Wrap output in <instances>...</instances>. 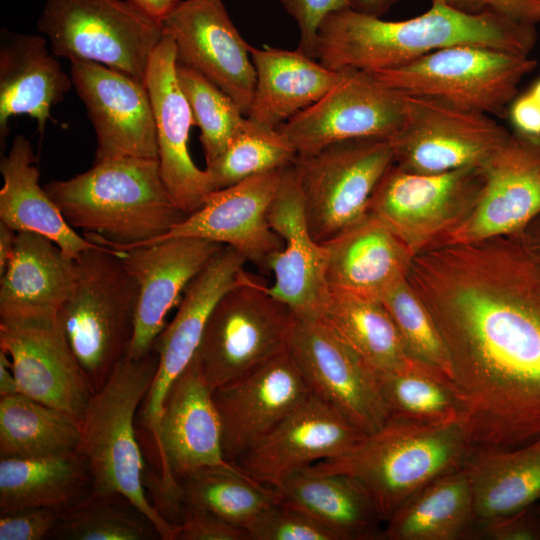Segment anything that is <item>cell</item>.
<instances>
[{"label": "cell", "instance_id": "5b68a950", "mask_svg": "<svg viewBox=\"0 0 540 540\" xmlns=\"http://www.w3.org/2000/svg\"><path fill=\"white\" fill-rule=\"evenodd\" d=\"M157 367L154 349L138 359L126 355L116 364L86 407L78 450L88 463L93 494L124 495L155 524L161 540H176L177 526L167 521L146 496L144 460L134 425Z\"/></svg>", "mask_w": 540, "mask_h": 540}, {"label": "cell", "instance_id": "d6986e66", "mask_svg": "<svg viewBox=\"0 0 540 540\" xmlns=\"http://www.w3.org/2000/svg\"><path fill=\"white\" fill-rule=\"evenodd\" d=\"M0 350L21 393L81 421L93 392L57 316L0 320Z\"/></svg>", "mask_w": 540, "mask_h": 540}, {"label": "cell", "instance_id": "11a10c76", "mask_svg": "<svg viewBox=\"0 0 540 540\" xmlns=\"http://www.w3.org/2000/svg\"><path fill=\"white\" fill-rule=\"evenodd\" d=\"M399 0H350L351 9L375 17L383 16Z\"/></svg>", "mask_w": 540, "mask_h": 540}, {"label": "cell", "instance_id": "ee69618b", "mask_svg": "<svg viewBox=\"0 0 540 540\" xmlns=\"http://www.w3.org/2000/svg\"><path fill=\"white\" fill-rule=\"evenodd\" d=\"M247 532L249 540H337L311 516L282 502L267 509Z\"/></svg>", "mask_w": 540, "mask_h": 540}, {"label": "cell", "instance_id": "bcb514c9", "mask_svg": "<svg viewBox=\"0 0 540 540\" xmlns=\"http://www.w3.org/2000/svg\"><path fill=\"white\" fill-rule=\"evenodd\" d=\"M297 22L298 50L316 59V45L320 26L332 13L351 8L350 0H280Z\"/></svg>", "mask_w": 540, "mask_h": 540}, {"label": "cell", "instance_id": "3957f363", "mask_svg": "<svg viewBox=\"0 0 540 540\" xmlns=\"http://www.w3.org/2000/svg\"><path fill=\"white\" fill-rule=\"evenodd\" d=\"M44 189L71 227L115 250L147 245L187 217L169 195L157 159L94 162L89 170L52 180Z\"/></svg>", "mask_w": 540, "mask_h": 540}, {"label": "cell", "instance_id": "f546056e", "mask_svg": "<svg viewBox=\"0 0 540 540\" xmlns=\"http://www.w3.org/2000/svg\"><path fill=\"white\" fill-rule=\"evenodd\" d=\"M256 85L246 115L261 125L277 128L321 99L345 76L323 66L298 49L251 47Z\"/></svg>", "mask_w": 540, "mask_h": 540}, {"label": "cell", "instance_id": "52a82bcc", "mask_svg": "<svg viewBox=\"0 0 540 540\" xmlns=\"http://www.w3.org/2000/svg\"><path fill=\"white\" fill-rule=\"evenodd\" d=\"M295 313L247 273L216 303L194 356L213 391L289 351Z\"/></svg>", "mask_w": 540, "mask_h": 540}, {"label": "cell", "instance_id": "91938a15", "mask_svg": "<svg viewBox=\"0 0 540 540\" xmlns=\"http://www.w3.org/2000/svg\"><path fill=\"white\" fill-rule=\"evenodd\" d=\"M538 510H539V509H538ZM539 512H540V510H539Z\"/></svg>", "mask_w": 540, "mask_h": 540}, {"label": "cell", "instance_id": "ac0fdd59", "mask_svg": "<svg viewBox=\"0 0 540 540\" xmlns=\"http://www.w3.org/2000/svg\"><path fill=\"white\" fill-rule=\"evenodd\" d=\"M161 22L175 44L177 63L201 73L247 115L256 85L251 46L222 0H181Z\"/></svg>", "mask_w": 540, "mask_h": 540}, {"label": "cell", "instance_id": "e575fe53", "mask_svg": "<svg viewBox=\"0 0 540 540\" xmlns=\"http://www.w3.org/2000/svg\"><path fill=\"white\" fill-rule=\"evenodd\" d=\"M474 506L464 465L432 480L385 522L386 540L470 539Z\"/></svg>", "mask_w": 540, "mask_h": 540}, {"label": "cell", "instance_id": "60d3db41", "mask_svg": "<svg viewBox=\"0 0 540 540\" xmlns=\"http://www.w3.org/2000/svg\"><path fill=\"white\" fill-rule=\"evenodd\" d=\"M298 154L289 139L277 128L246 120L227 148L206 164L212 191L237 184L247 178L294 163Z\"/></svg>", "mask_w": 540, "mask_h": 540}, {"label": "cell", "instance_id": "8992f818", "mask_svg": "<svg viewBox=\"0 0 540 540\" xmlns=\"http://www.w3.org/2000/svg\"><path fill=\"white\" fill-rule=\"evenodd\" d=\"M76 261L77 283L57 321L94 393L128 353L138 290L112 248L95 243Z\"/></svg>", "mask_w": 540, "mask_h": 540}, {"label": "cell", "instance_id": "5bb4252c", "mask_svg": "<svg viewBox=\"0 0 540 540\" xmlns=\"http://www.w3.org/2000/svg\"><path fill=\"white\" fill-rule=\"evenodd\" d=\"M404 113V94L371 72L349 69L321 99L277 129L298 155H309L350 139H390L400 129Z\"/></svg>", "mask_w": 540, "mask_h": 540}, {"label": "cell", "instance_id": "44dd1931", "mask_svg": "<svg viewBox=\"0 0 540 540\" xmlns=\"http://www.w3.org/2000/svg\"><path fill=\"white\" fill-rule=\"evenodd\" d=\"M366 436L337 409L311 393L235 465L258 482L277 488L310 465L350 452Z\"/></svg>", "mask_w": 540, "mask_h": 540}, {"label": "cell", "instance_id": "277c9868", "mask_svg": "<svg viewBox=\"0 0 540 540\" xmlns=\"http://www.w3.org/2000/svg\"><path fill=\"white\" fill-rule=\"evenodd\" d=\"M473 449L462 420L423 424L390 419L350 452L302 470L353 478L385 523L426 484L462 467Z\"/></svg>", "mask_w": 540, "mask_h": 540}, {"label": "cell", "instance_id": "f1b7e54d", "mask_svg": "<svg viewBox=\"0 0 540 540\" xmlns=\"http://www.w3.org/2000/svg\"><path fill=\"white\" fill-rule=\"evenodd\" d=\"M77 279V261L53 241L17 233L13 255L0 276V320L58 316Z\"/></svg>", "mask_w": 540, "mask_h": 540}, {"label": "cell", "instance_id": "2e32d148", "mask_svg": "<svg viewBox=\"0 0 540 540\" xmlns=\"http://www.w3.org/2000/svg\"><path fill=\"white\" fill-rule=\"evenodd\" d=\"M482 168L473 207L436 245L513 235L540 213V136L511 132Z\"/></svg>", "mask_w": 540, "mask_h": 540}, {"label": "cell", "instance_id": "816d5d0a", "mask_svg": "<svg viewBox=\"0 0 540 540\" xmlns=\"http://www.w3.org/2000/svg\"><path fill=\"white\" fill-rule=\"evenodd\" d=\"M17 232L0 221V276L5 272L13 255Z\"/></svg>", "mask_w": 540, "mask_h": 540}, {"label": "cell", "instance_id": "9f6ffc18", "mask_svg": "<svg viewBox=\"0 0 540 540\" xmlns=\"http://www.w3.org/2000/svg\"><path fill=\"white\" fill-rule=\"evenodd\" d=\"M147 14L162 21L180 0H131Z\"/></svg>", "mask_w": 540, "mask_h": 540}, {"label": "cell", "instance_id": "ffe728a7", "mask_svg": "<svg viewBox=\"0 0 540 540\" xmlns=\"http://www.w3.org/2000/svg\"><path fill=\"white\" fill-rule=\"evenodd\" d=\"M70 75L96 133L95 162L121 157L158 160L153 109L144 82L90 61L71 62Z\"/></svg>", "mask_w": 540, "mask_h": 540}, {"label": "cell", "instance_id": "4fadbf2b", "mask_svg": "<svg viewBox=\"0 0 540 540\" xmlns=\"http://www.w3.org/2000/svg\"><path fill=\"white\" fill-rule=\"evenodd\" d=\"M483 168L417 174L394 164L377 184L367 209L415 254L438 244L473 207Z\"/></svg>", "mask_w": 540, "mask_h": 540}, {"label": "cell", "instance_id": "ba28073f", "mask_svg": "<svg viewBox=\"0 0 540 540\" xmlns=\"http://www.w3.org/2000/svg\"><path fill=\"white\" fill-rule=\"evenodd\" d=\"M57 57L90 61L145 83L162 22L131 0H46L37 21Z\"/></svg>", "mask_w": 540, "mask_h": 540}, {"label": "cell", "instance_id": "e0dca14e", "mask_svg": "<svg viewBox=\"0 0 540 540\" xmlns=\"http://www.w3.org/2000/svg\"><path fill=\"white\" fill-rule=\"evenodd\" d=\"M246 259L223 246L186 286L173 320L154 342L158 367L140 413L141 425L155 445L167 393L194 358L208 318L219 299L247 274Z\"/></svg>", "mask_w": 540, "mask_h": 540}, {"label": "cell", "instance_id": "c3c4849f", "mask_svg": "<svg viewBox=\"0 0 540 540\" xmlns=\"http://www.w3.org/2000/svg\"><path fill=\"white\" fill-rule=\"evenodd\" d=\"M540 540V512L533 506L478 527L471 539Z\"/></svg>", "mask_w": 540, "mask_h": 540}, {"label": "cell", "instance_id": "f6af8a7d", "mask_svg": "<svg viewBox=\"0 0 540 540\" xmlns=\"http://www.w3.org/2000/svg\"><path fill=\"white\" fill-rule=\"evenodd\" d=\"M174 524L177 525L176 540H249L245 528L188 505L178 507Z\"/></svg>", "mask_w": 540, "mask_h": 540}, {"label": "cell", "instance_id": "7402d4cb", "mask_svg": "<svg viewBox=\"0 0 540 540\" xmlns=\"http://www.w3.org/2000/svg\"><path fill=\"white\" fill-rule=\"evenodd\" d=\"M281 172L269 171L211 191L199 209L147 245L170 238H200L232 247L247 262L267 269L271 257L283 248L282 238L268 221Z\"/></svg>", "mask_w": 540, "mask_h": 540}, {"label": "cell", "instance_id": "83f0119b", "mask_svg": "<svg viewBox=\"0 0 540 540\" xmlns=\"http://www.w3.org/2000/svg\"><path fill=\"white\" fill-rule=\"evenodd\" d=\"M329 290L381 299L406 278L412 250L370 215L323 243Z\"/></svg>", "mask_w": 540, "mask_h": 540}, {"label": "cell", "instance_id": "4316f807", "mask_svg": "<svg viewBox=\"0 0 540 540\" xmlns=\"http://www.w3.org/2000/svg\"><path fill=\"white\" fill-rule=\"evenodd\" d=\"M43 35L1 30L0 41V142L5 146L12 117L26 114L43 133L51 109L73 87L69 76L48 49Z\"/></svg>", "mask_w": 540, "mask_h": 540}, {"label": "cell", "instance_id": "cb8c5ba5", "mask_svg": "<svg viewBox=\"0 0 540 540\" xmlns=\"http://www.w3.org/2000/svg\"><path fill=\"white\" fill-rule=\"evenodd\" d=\"M158 144L162 180L176 206L187 216L199 209L212 191L208 174L192 160L190 129L194 119L177 78L173 40L164 34L154 49L146 71Z\"/></svg>", "mask_w": 540, "mask_h": 540}, {"label": "cell", "instance_id": "f5cc1de1", "mask_svg": "<svg viewBox=\"0 0 540 540\" xmlns=\"http://www.w3.org/2000/svg\"><path fill=\"white\" fill-rule=\"evenodd\" d=\"M516 235L524 246L540 260V213Z\"/></svg>", "mask_w": 540, "mask_h": 540}, {"label": "cell", "instance_id": "7bdbcfd3", "mask_svg": "<svg viewBox=\"0 0 540 540\" xmlns=\"http://www.w3.org/2000/svg\"><path fill=\"white\" fill-rule=\"evenodd\" d=\"M380 300L394 320L410 356L452 380L451 365L442 337L407 279L398 281Z\"/></svg>", "mask_w": 540, "mask_h": 540}, {"label": "cell", "instance_id": "681fc988", "mask_svg": "<svg viewBox=\"0 0 540 540\" xmlns=\"http://www.w3.org/2000/svg\"><path fill=\"white\" fill-rule=\"evenodd\" d=\"M447 5L469 14L496 13L518 22L540 23V0H442Z\"/></svg>", "mask_w": 540, "mask_h": 540}, {"label": "cell", "instance_id": "d590c367", "mask_svg": "<svg viewBox=\"0 0 540 540\" xmlns=\"http://www.w3.org/2000/svg\"><path fill=\"white\" fill-rule=\"evenodd\" d=\"M349 345L376 374L412 358L381 300L330 290L316 316Z\"/></svg>", "mask_w": 540, "mask_h": 540}, {"label": "cell", "instance_id": "8d00e7d4", "mask_svg": "<svg viewBox=\"0 0 540 540\" xmlns=\"http://www.w3.org/2000/svg\"><path fill=\"white\" fill-rule=\"evenodd\" d=\"M81 421L23 394L0 397V458H41L77 451Z\"/></svg>", "mask_w": 540, "mask_h": 540}, {"label": "cell", "instance_id": "ab89813d", "mask_svg": "<svg viewBox=\"0 0 540 540\" xmlns=\"http://www.w3.org/2000/svg\"><path fill=\"white\" fill-rule=\"evenodd\" d=\"M49 539L58 540H156L155 524L121 494H92L60 513Z\"/></svg>", "mask_w": 540, "mask_h": 540}, {"label": "cell", "instance_id": "f35d334b", "mask_svg": "<svg viewBox=\"0 0 540 540\" xmlns=\"http://www.w3.org/2000/svg\"><path fill=\"white\" fill-rule=\"evenodd\" d=\"M389 420L445 424L462 420V408L452 380L410 358L401 367L376 375Z\"/></svg>", "mask_w": 540, "mask_h": 540}, {"label": "cell", "instance_id": "9c48e42d", "mask_svg": "<svg viewBox=\"0 0 540 540\" xmlns=\"http://www.w3.org/2000/svg\"><path fill=\"white\" fill-rule=\"evenodd\" d=\"M536 65L529 55L456 45L400 67L371 73L405 95L428 97L492 117H505L519 82Z\"/></svg>", "mask_w": 540, "mask_h": 540}, {"label": "cell", "instance_id": "1f68e13d", "mask_svg": "<svg viewBox=\"0 0 540 540\" xmlns=\"http://www.w3.org/2000/svg\"><path fill=\"white\" fill-rule=\"evenodd\" d=\"M36 155L30 141L15 136L8 153L1 157L0 221L17 233L30 232L53 241L73 259L95 245L69 225L62 212L39 184Z\"/></svg>", "mask_w": 540, "mask_h": 540}, {"label": "cell", "instance_id": "30bf717a", "mask_svg": "<svg viewBox=\"0 0 540 540\" xmlns=\"http://www.w3.org/2000/svg\"><path fill=\"white\" fill-rule=\"evenodd\" d=\"M393 164L388 138L350 139L298 155L293 165L312 237L323 244L366 217L377 184Z\"/></svg>", "mask_w": 540, "mask_h": 540}, {"label": "cell", "instance_id": "b9f144b4", "mask_svg": "<svg viewBox=\"0 0 540 540\" xmlns=\"http://www.w3.org/2000/svg\"><path fill=\"white\" fill-rule=\"evenodd\" d=\"M177 78L200 128L206 164L217 158L241 128L246 116L236 102L198 71L177 63Z\"/></svg>", "mask_w": 540, "mask_h": 540}, {"label": "cell", "instance_id": "7c38bea8", "mask_svg": "<svg viewBox=\"0 0 540 540\" xmlns=\"http://www.w3.org/2000/svg\"><path fill=\"white\" fill-rule=\"evenodd\" d=\"M510 133L490 115L405 95L402 125L390 138L394 165L417 174L483 166Z\"/></svg>", "mask_w": 540, "mask_h": 540}, {"label": "cell", "instance_id": "8fae6325", "mask_svg": "<svg viewBox=\"0 0 540 540\" xmlns=\"http://www.w3.org/2000/svg\"><path fill=\"white\" fill-rule=\"evenodd\" d=\"M158 473L144 472L152 504L169 522L178 506V481L206 467L233 464L224 457L222 427L212 390L194 358L171 385L153 447Z\"/></svg>", "mask_w": 540, "mask_h": 540}, {"label": "cell", "instance_id": "f907efd6", "mask_svg": "<svg viewBox=\"0 0 540 540\" xmlns=\"http://www.w3.org/2000/svg\"><path fill=\"white\" fill-rule=\"evenodd\" d=\"M510 117L518 132L540 136V104L530 92L512 104Z\"/></svg>", "mask_w": 540, "mask_h": 540}, {"label": "cell", "instance_id": "db71d44e", "mask_svg": "<svg viewBox=\"0 0 540 540\" xmlns=\"http://www.w3.org/2000/svg\"><path fill=\"white\" fill-rule=\"evenodd\" d=\"M21 393L12 371L11 360L0 350V397Z\"/></svg>", "mask_w": 540, "mask_h": 540}, {"label": "cell", "instance_id": "836d02e7", "mask_svg": "<svg viewBox=\"0 0 540 540\" xmlns=\"http://www.w3.org/2000/svg\"><path fill=\"white\" fill-rule=\"evenodd\" d=\"M93 494L79 450L41 458H0V513L45 507L63 512Z\"/></svg>", "mask_w": 540, "mask_h": 540}, {"label": "cell", "instance_id": "d4e9b609", "mask_svg": "<svg viewBox=\"0 0 540 540\" xmlns=\"http://www.w3.org/2000/svg\"><path fill=\"white\" fill-rule=\"evenodd\" d=\"M222 247L200 238L178 237L116 250L138 290L128 357L138 359L153 349L169 311L179 305L188 283Z\"/></svg>", "mask_w": 540, "mask_h": 540}, {"label": "cell", "instance_id": "4dcf8cb0", "mask_svg": "<svg viewBox=\"0 0 540 540\" xmlns=\"http://www.w3.org/2000/svg\"><path fill=\"white\" fill-rule=\"evenodd\" d=\"M480 526L540 501V436L513 447H474L464 463Z\"/></svg>", "mask_w": 540, "mask_h": 540}, {"label": "cell", "instance_id": "7a4b0ae2", "mask_svg": "<svg viewBox=\"0 0 540 540\" xmlns=\"http://www.w3.org/2000/svg\"><path fill=\"white\" fill-rule=\"evenodd\" d=\"M423 14L387 21L351 8L330 14L320 26L316 59L335 70L375 72L408 64L433 51L473 45L529 55L537 40L535 25L483 12L469 14L430 0Z\"/></svg>", "mask_w": 540, "mask_h": 540}, {"label": "cell", "instance_id": "603a6c76", "mask_svg": "<svg viewBox=\"0 0 540 540\" xmlns=\"http://www.w3.org/2000/svg\"><path fill=\"white\" fill-rule=\"evenodd\" d=\"M310 394L289 351L214 389L225 459L235 464Z\"/></svg>", "mask_w": 540, "mask_h": 540}, {"label": "cell", "instance_id": "7dc6e473", "mask_svg": "<svg viewBox=\"0 0 540 540\" xmlns=\"http://www.w3.org/2000/svg\"><path fill=\"white\" fill-rule=\"evenodd\" d=\"M60 513L45 507L0 513V540L49 539Z\"/></svg>", "mask_w": 540, "mask_h": 540}, {"label": "cell", "instance_id": "9a60e30c", "mask_svg": "<svg viewBox=\"0 0 540 540\" xmlns=\"http://www.w3.org/2000/svg\"><path fill=\"white\" fill-rule=\"evenodd\" d=\"M289 352L311 393L363 433L370 435L388 422L376 374L321 320L297 317Z\"/></svg>", "mask_w": 540, "mask_h": 540}, {"label": "cell", "instance_id": "74e56055", "mask_svg": "<svg viewBox=\"0 0 540 540\" xmlns=\"http://www.w3.org/2000/svg\"><path fill=\"white\" fill-rule=\"evenodd\" d=\"M178 487V507L207 510L246 530L267 509L281 502L276 488L258 482L235 464L194 471L179 479Z\"/></svg>", "mask_w": 540, "mask_h": 540}, {"label": "cell", "instance_id": "6da1fadb", "mask_svg": "<svg viewBox=\"0 0 540 540\" xmlns=\"http://www.w3.org/2000/svg\"><path fill=\"white\" fill-rule=\"evenodd\" d=\"M406 279L446 347L474 447L540 436V260L516 235L416 252Z\"/></svg>", "mask_w": 540, "mask_h": 540}, {"label": "cell", "instance_id": "680465c9", "mask_svg": "<svg viewBox=\"0 0 540 540\" xmlns=\"http://www.w3.org/2000/svg\"><path fill=\"white\" fill-rule=\"evenodd\" d=\"M537 507H538V509L540 510V501H539V505H538Z\"/></svg>", "mask_w": 540, "mask_h": 540}, {"label": "cell", "instance_id": "6f0895ef", "mask_svg": "<svg viewBox=\"0 0 540 540\" xmlns=\"http://www.w3.org/2000/svg\"><path fill=\"white\" fill-rule=\"evenodd\" d=\"M529 92L540 104V80L532 87Z\"/></svg>", "mask_w": 540, "mask_h": 540}, {"label": "cell", "instance_id": "d6a6232c", "mask_svg": "<svg viewBox=\"0 0 540 540\" xmlns=\"http://www.w3.org/2000/svg\"><path fill=\"white\" fill-rule=\"evenodd\" d=\"M276 489L282 503L311 516L337 540L382 539V520L371 498L349 476L300 470Z\"/></svg>", "mask_w": 540, "mask_h": 540}, {"label": "cell", "instance_id": "484cf974", "mask_svg": "<svg viewBox=\"0 0 540 540\" xmlns=\"http://www.w3.org/2000/svg\"><path fill=\"white\" fill-rule=\"evenodd\" d=\"M268 221L283 240V248L268 262L267 269L274 277L268 291L297 317H316L330 291L326 281L327 255L325 246L309 231L293 164L282 169Z\"/></svg>", "mask_w": 540, "mask_h": 540}]
</instances>
